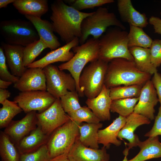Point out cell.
Returning <instances> with one entry per match:
<instances>
[{
    "label": "cell",
    "mask_w": 161,
    "mask_h": 161,
    "mask_svg": "<svg viewBox=\"0 0 161 161\" xmlns=\"http://www.w3.org/2000/svg\"><path fill=\"white\" fill-rule=\"evenodd\" d=\"M49 137L37 126L16 145L20 154L32 152L46 144Z\"/></svg>",
    "instance_id": "cell-23"
},
{
    "label": "cell",
    "mask_w": 161,
    "mask_h": 161,
    "mask_svg": "<svg viewBox=\"0 0 161 161\" xmlns=\"http://www.w3.org/2000/svg\"><path fill=\"white\" fill-rule=\"evenodd\" d=\"M160 15H161V12L160 13Z\"/></svg>",
    "instance_id": "cell-48"
},
{
    "label": "cell",
    "mask_w": 161,
    "mask_h": 161,
    "mask_svg": "<svg viewBox=\"0 0 161 161\" xmlns=\"http://www.w3.org/2000/svg\"><path fill=\"white\" fill-rule=\"evenodd\" d=\"M99 39L92 37L84 44L74 47L72 49L74 53L73 57L58 66L61 70H67L70 72L75 81L76 91L79 96L82 97L78 84L79 77L87 63L99 59Z\"/></svg>",
    "instance_id": "cell-4"
},
{
    "label": "cell",
    "mask_w": 161,
    "mask_h": 161,
    "mask_svg": "<svg viewBox=\"0 0 161 161\" xmlns=\"http://www.w3.org/2000/svg\"><path fill=\"white\" fill-rule=\"evenodd\" d=\"M21 154L16 145L4 131L0 133V156L1 161H20Z\"/></svg>",
    "instance_id": "cell-28"
},
{
    "label": "cell",
    "mask_w": 161,
    "mask_h": 161,
    "mask_svg": "<svg viewBox=\"0 0 161 161\" xmlns=\"http://www.w3.org/2000/svg\"><path fill=\"white\" fill-rule=\"evenodd\" d=\"M47 48V46L40 39L24 47L23 52L24 66L27 67L34 62L35 58L42 51Z\"/></svg>",
    "instance_id": "cell-33"
},
{
    "label": "cell",
    "mask_w": 161,
    "mask_h": 161,
    "mask_svg": "<svg viewBox=\"0 0 161 161\" xmlns=\"http://www.w3.org/2000/svg\"><path fill=\"white\" fill-rule=\"evenodd\" d=\"M129 50L140 70L151 75L157 72V68L151 62L149 48L134 47L129 48Z\"/></svg>",
    "instance_id": "cell-27"
},
{
    "label": "cell",
    "mask_w": 161,
    "mask_h": 161,
    "mask_svg": "<svg viewBox=\"0 0 161 161\" xmlns=\"http://www.w3.org/2000/svg\"><path fill=\"white\" fill-rule=\"evenodd\" d=\"M159 135H161V106L160 107L157 114L155 117L153 127L144 136L149 137H155Z\"/></svg>",
    "instance_id": "cell-40"
},
{
    "label": "cell",
    "mask_w": 161,
    "mask_h": 161,
    "mask_svg": "<svg viewBox=\"0 0 161 161\" xmlns=\"http://www.w3.org/2000/svg\"><path fill=\"white\" fill-rule=\"evenodd\" d=\"M149 22L153 26L155 32L161 35V19L152 16L149 19Z\"/></svg>",
    "instance_id": "cell-42"
},
{
    "label": "cell",
    "mask_w": 161,
    "mask_h": 161,
    "mask_svg": "<svg viewBox=\"0 0 161 161\" xmlns=\"http://www.w3.org/2000/svg\"><path fill=\"white\" fill-rule=\"evenodd\" d=\"M151 80L156 90L159 102L161 106V74L157 72L155 73Z\"/></svg>",
    "instance_id": "cell-41"
},
{
    "label": "cell",
    "mask_w": 161,
    "mask_h": 161,
    "mask_svg": "<svg viewBox=\"0 0 161 161\" xmlns=\"http://www.w3.org/2000/svg\"><path fill=\"white\" fill-rule=\"evenodd\" d=\"M127 157V155H125L124 158L122 161H128Z\"/></svg>",
    "instance_id": "cell-47"
},
{
    "label": "cell",
    "mask_w": 161,
    "mask_h": 161,
    "mask_svg": "<svg viewBox=\"0 0 161 161\" xmlns=\"http://www.w3.org/2000/svg\"><path fill=\"white\" fill-rule=\"evenodd\" d=\"M43 69L46 77L47 91L55 98L60 99L69 91H76L75 81L70 73L52 64Z\"/></svg>",
    "instance_id": "cell-9"
},
{
    "label": "cell",
    "mask_w": 161,
    "mask_h": 161,
    "mask_svg": "<svg viewBox=\"0 0 161 161\" xmlns=\"http://www.w3.org/2000/svg\"><path fill=\"white\" fill-rule=\"evenodd\" d=\"M151 77L150 74L140 70L134 61L116 58L108 63L104 84L109 89L121 85L143 86Z\"/></svg>",
    "instance_id": "cell-2"
},
{
    "label": "cell",
    "mask_w": 161,
    "mask_h": 161,
    "mask_svg": "<svg viewBox=\"0 0 161 161\" xmlns=\"http://www.w3.org/2000/svg\"><path fill=\"white\" fill-rule=\"evenodd\" d=\"M79 96L76 90L69 91L60 98L62 106L68 115L81 107L79 103Z\"/></svg>",
    "instance_id": "cell-35"
},
{
    "label": "cell",
    "mask_w": 161,
    "mask_h": 161,
    "mask_svg": "<svg viewBox=\"0 0 161 161\" xmlns=\"http://www.w3.org/2000/svg\"><path fill=\"white\" fill-rule=\"evenodd\" d=\"M4 50L6 62L15 76L20 77L27 69L23 61L24 47L2 42L1 46Z\"/></svg>",
    "instance_id": "cell-20"
},
{
    "label": "cell",
    "mask_w": 161,
    "mask_h": 161,
    "mask_svg": "<svg viewBox=\"0 0 161 161\" xmlns=\"http://www.w3.org/2000/svg\"><path fill=\"white\" fill-rule=\"evenodd\" d=\"M69 115L71 119L78 124L84 122L87 123H97L101 121L91 110L86 106H81Z\"/></svg>",
    "instance_id": "cell-34"
},
{
    "label": "cell",
    "mask_w": 161,
    "mask_h": 161,
    "mask_svg": "<svg viewBox=\"0 0 161 161\" xmlns=\"http://www.w3.org/2000/svg\"><path fill=\"white\" fill-rule=\"evenodd\" d=\"M64 1L75 9L80 11L88 9H93L107 4L114 2V0H65Z\"/></svg>",
    "instance_id": "cell-36"
},
{
    "label": "cell",
    "mask_w": 161,
    "mask_h": 161,
    "mask_svg": "<svg viewBox=\"0 0 161 161\" xmlns=\"http://www.w3.org/2000/svg\"><path fill=\"white\" fill-rule=\"evenodd\" d=\"M68 157L69 161H109L110 159L105 147L94 149L86 147L79 138L70 149Z\"/></svg>",
    "instance_id": "cell-16"
},
{
    "label": "cell",
    "mask_w": 161,
    "mask_h": 161,
    "mask_svg": "<svg viewBox=\"0 0 161 161\" xmlns=\"http://www.w3.org/2000/svg\"><path fill=\"white\" fill-rule=\"evenodd\" d=\"M139 100V97L112 100L110 111L116 112L123 117H127L134 112L135 106Z\"/></svg>",
    "instance_id": "cell-31"
},
{
    "label": "cell",
    "mask_w": 161,
    "mask_h": 161,
    "mask_svg": "<svg viewBox=\"0 0 161 161\" xmlns=\"http://www.w3.org/2000/svg\"><path fill=\"white\" fill-rule=\"evenodd\" d=\"M56 99L47 91L36 90L21 92L13 101L26 113L36 111L41 113L48 109Z\"/></svg>",
    "instance_id": "cell-10"
},
{
    "label": "cell",
    "mask_w": 161,
    "mask_h": 161,
    "mask_svg": "<svg viewBox=\"0 0 161 161\" xmlns=\"http://www.w3.org/2000/svg\"><path fill=\"white\" fill-rule=\"evenodd\" d=\"M103 124L83 123L78 126L80 135L79 140L85 146L94 149H99L98 133Z\"/></svg>",
    "instance_id": "cell-26"
},
{
    "label": "cell",
    "mask_w": 161,
    "mask_h": 161,
    "mask_svg": "<svg viewBox=\"0 0 161 161\" xmlns=\"http://www.w3.org/2000/svg\"><path fill=\"white\" fill-rule=\"evenodd\" d=\"M10 94L11 93L6 89H0V103L2 105Z\"/></svg>",
    "instance_id": "cell-43"
},
{
    "label": "cell",
    "mask_w": 161,
    "mask_h": 161,
    "mask_svg": "<svg viewBox=\"0 0 161 161\" xmlns=\"http://www.w3.org/2000/svg\"><path fill=\"white\" fill-rule=\"evenodd\" d=\"M149 49L151 62L157 68L161 64V39L153 40Z\"/></svg>",
    "instance_id": "cell-39"
},
{
    "label": "cell",
    "mask_w": 161,
    "mask_h": 161,
    "mask_svg": "<svg viewBox=\"0 0 161 161\" xmlns=\"http://www.w3.org/2000/svg\"><path fill=\"white\" fill-rule=\"evenodd\" d=\"M79 38H76L70 42L47 53L41 59L35 61L27 67L43 69L47 66L58 62H66L74 56V53L71 50L78 45Z\"/></svg>",
    "instance_id": "cell-17"
},
{
    "label": "cell",
    "mask_w": 161,
    "mask_h": 161,
    "mask_svg": "<svg viewBox=\"0 0 161 161\" xmlns=\"http://www.w3.org/2000/svg\"><path fill=\"white\" fill-rule=\"evenodd\" d=\"M143 86L139 85L119 86L110 88V95L112 100L139 97Z\"/></svg>",
    "instance_id": "cell-32"
},
{
    "label": "cell",
    "mask_w": 161,
    "mask_h": 161,
    "mask_svg": "<svg viewBox=\"0 0 161 161\" xmlns=\"http://www.w3.org/2000/svg\"><path fill=\"white\" fill-rule=\"evenodd\" d=\"M126 117L119 115L113 122L106 128L98 131V143L102 144L106 149L109 148L111 144L119 146L122 141L118 139V133L125 125Z\"/></svg>",
    "instance_id": "cell-22"
},
{
    "label": "cell",
    "mask_w": 161,
    "mask_h": 161,
    "mask_svg": "<svg viewBox=\"0 0 161 161\" xmlns=\"http://www.w3.org/2000/svg\"><path fill=\"white\" fill-rule=\"evenodd\" d=\"M128 38L129 48L137 47L149 48L153 41L142 28L131 25Z\"/></svg>",
    "instance_id": "cell-29"
},
{
    "label": "cell",
    "mask_w": 161,
    "mask_h": 161,
    "mask_svg": "<svg viewBox=\"0 0 161 161\" xmlns=\"http://www.w3.org/2000/svg\"><path fill=\"white\" fill-rule=\"evenodd\" d=\"M112 101L110 89L104 84L98 95L92 98H87L85 103L101 121H105L111 119L110 107Z\"/></svg>",
    "instance_id": "cell-19"
},
{
    "label": "cell",
    "mask_w": 161,
    "mask_h": 161,
    "mask_svg": "<svg viewBox=\"0 0 161 161\" xmlns=\"http://www.w3.org/2000/svg\"><path fill=\"white\" fill-rule=\"evenodd\" d=\"M0 32L6 43L11 45L25 47L39 39L32 24L21 19L1 21Z\"/></svg>",
    "instance_id": "cell-6"
},
{
    "label": "cell",
    "mask_w": 161,
    "mask_h": 161,
    "mask_svg": "<svg viewBox=\"0 0 161 161\" xmlns=\"http://www.w3.org/2000/svg\"><path fill=\"white\" fill-rule=\"evenodd\" d=\"M137 146L139 153L128 161H145L150 159L161 157V143L158 136L149 137L143 141H140Z\"/></svg>",
    "instance_id": "cell-25"
},
{
    "label": "cell",
    "mask_w": 161,
    "mask_h": 161,
    "mask_svg": "<svg viewBox=\"0 0 161 161\" xmlns=\"http://www.w3.org/2000/svg\"><path fill=\"white\" fill-rule=\"evenodd\" d=\"M0 78L1 79L14 83L16 82L19 78L11 74L9 71L4 53L1 46L0 47Z\"/></svg>",
    "instance_id": "cell-38"
},
{
    "label": "cell",
    "mask_w": 161,
    "mask_h": 161,
    "mask_svg": "<svg viewBox=\"0 0 161 161\" xmlns=\"http://www.w3.org/2000/svg\"><path fill=\"white\" fill-rule=\"evenodd\" d=\"M35 28L39 39L51 50H55L61 46V44L54 34L52 23L41 18L30 15L25 16Z\"/></svg>",
    "instance_id": "cell-18"
},
{
    "label": "cell",
    "mask_w": 161,
    "mask_h": 161,
    "mask_svg": "<svg viewBox=\"0 0 161 161\" xmlns=\"http://www.w3.org/2000/svg\"><path fill=\"white\" fill-rule=\"evenodd\" d=\"M13 87L21 92L47 91L46 77L43 69L27 68L14 83Z\"/></svg>",
    "instance_id": "cell-13"
},
{
    "label": "cell",
    "mask_w": 161,
    "mask_h": 161,
    "mask_svg": "<svg viewBox=\"0 0 161 161\" xmlns=\"http://www.w3.org/2000/svg\"><path fill=\"white\" fill-rule=\"evenodd\" d=\"M108 63L99 59L92 61L83 70L79 79L82 97L88 99L96 97L104 85Z\"/></svg>",
    "instance_id": "cell-7"
},
{
    "label": "cell",
    "mask_w": 161,
    "mask_h": 161,
    "mask_svg": "<svg viewBox=\"0 0 161 161\" xmlns=\"http://www.w3.org/2000/svg\"><path fill=\"white\" fill-rule=\"evenodd\" d=\"M47 0H15L13 6L21 14L39 18L48 11Z\"/></svg>",
    "instance_id": "cell-24"
},
{
    "label": "cell",
    "mask_w": 161,
    "mask_h": 161,
    "mask_svg": "<svg viewBox=\"0 0 161 161\" xmlns=\"http://www.w3.org/2000/svg\"><path fill=\"white\" fill-rule=\"evenodd\" d=\"M37 126L49 136L57 129L70 120L61 105L60 99H56L47 110L41 113H36Z\"/></svg>",
    "instance_id": "cell-11"
},
{
    "label": "cell",
    "mask_w": 161,
    "mask_h": 161,
    "mask_svg": "<svg viewBox=\"0 0 161 161\" xmlns=\"http://www.w3.org/2000/svg\"><path fill=\"white\" fill-rule=\"evenodd\" d=\"M128 32L117 27L108 30L99 39V59L109 62L121 58L134 61L128 46Z\"/></svg>",
    "instance_id": "cell-3"
},
{
    "label": "cell",
    "mask_w": 161,
    "mask_h": 161,
    "mask_svg": "<svg viewBox=\"0 0 161 161\" xmlns=\"http://www.w3.org/2000/svg\"><path fill=\"white\" fill-rule=\"evenodd\" d=\"M111 26H115L123 30L126 29L114 13L109 12L106 7H99L82 21L79 43L81 45L85 43L89 35L99 39Z\"/></svg>",
    "instance_id": "cell-5"
},
{
    "label": "cell",
    "mask_w": 161,
    "mask_h": 161,
    "mask_svg": "<svg viewBox=\"0 0 161 161\" xmlns=\"http://www.w3.org/2000/svg\"><path fill=\"white\" fill-rule=\"evenodd\" d=\"M158 102L156 90L151 80H149L142 87L134 112L142 115L150 120H153L155 118L154 107Z\"/></svg>",
    "instance_id": "cell-14"
},
{
    "label": "cell",
    "mask_w": 161,
    "mask_h": 161,
    "mask_svg": "<svg viewBox=\"0 0 161 161\" xmlns=\"http://www.w3.org/2000/svg\"><path fill=\"white\" fill-rule=\"evenodd\" d=\"M13 83L0 79V89H6Z\"/></svg>",
    "instance_id": "cell-45"
},
{
    "label": "cell",
    "mask_w": 161,
    "mask_h": 161,
    "mask_svg": "<svg viewBox=\"0 0 161 161\" xmlns=\"http://www.w3.org/2000/svg\"><path fill=\"white\" fill-rule=\"evenodd\" d=\"M50 7V18L54 32L66 44L80 37L82 21L93 13L78 11L62 0L54 1Z\"/></svg>",
    "instance_id": "cell-1"
},
{
    "label": "cell",
    "mask_w": 161,
    "mask_h": 161,
    "mask_svg": "<svg viewBox=\"0 0 161 161\" xmlns=\"http://www.w3.org/2000/svg\"><path fill=\"white\" fill-rule=\"evenodd\" d=\"M51 159L46 144L34 152L21 154L20 161H48Z\"/></svg>",
    "instance_id": "cell-37"
},
{
    "label": "cell",
    "mask_w": 161,
    "mask_h": 161,
    "mask_svg": "<svg viewBox=\"0 0 161 161\" xmlns=\"http://www.w3.org/2000/svg\"><path fill=\"white\" fill-rule=\"evenodd\" d=\"M69 152L52 158L48 161H69L68 157Z\"/></svg>",
    "instance_id": "cell-44"
},
{
    "label": "cell",
    "mask_w": 161,
    "mask_h": 161,
    "mask_svg": "<svg viewBox=\"0 0 161 161\" xmlns=\"http://www.w3.org/2000/svg\"><path fill=\"white\" fill-rule=\"evenodd\" d=\"M151 123V120L146 117L134 112L126 117V122L124 126L119 131L117 138L127 140L129 143H125L128 146L123 151L125 155H127L129 150L137 146L140 140L137 135L134 134L136 128L142 125Z\"/></svg>",
    "instance_id": "cell-15"
},
{
    "label": "cell",
    "mask_w": 161,
    "mask_h": 161,
    "mask_svg": "<svg viewBox=\"0 0 161 161\" xmlns=\"http://www.w3.org/2000/svg\"><path fill=\"white\" fill-rule=\"evenodd\" d=\"M36 113V111L28 112L20 120H12L5 128L4 132L16 145L37 127Z\"/></svg>",
    "instance_id": "cell-12"
},
{
    "label": "cell",
    "mask_w": 161,
    "mask_h": 161,
    "mask_svg": "<svg viewBox=\"0 0 161 161\" xmlns=\"http://www.w3.org/2000/svg\"><path fill=\"white\" fill-rule=\"evenodd\" d=\"M15 0H0V8L6 7L8 5L13 3Z\"/></svg>",
    "instance_id": "cell-46"
},
{
    "label": "cell",
    "mask_w": 161,
    "mask_h": 161,
    "mask_svg": "<svg viewBox=\"0 0 161 161\" xmlns=\"http://www.w3.org/2000/svg\"><path fill=\"white\" fill-rule=\"evenodd\" d=\"M117 7L119 13L123 21L129 25L141 28L146 27L148 24L147 18L144 13L136 10L130 0H118Z\"/></svg>",
    "instance_id": "cell-21"
},
{
    "label": "cell",
    "mask_w": 161,
    "mask_h": 161,
    "mask_svg": "<svg viewBox=\"0 0 161 161\" xmlns=\"http://www.w3.org/2000/svg\"><path fill=\"white\" fill-rule=\"evenodd\" d=\"M22 111L16 102L6 100L0 109V128L7 127L14 117Z\"/></svg>",
    "instance_id": "cell-30"
},
{
    "label": "cell",
    "mask_w": 161,
    "mask_h": 161,
    "mask_svg": "<svg viewBox=\"0 0 161 161\" xmlns=\"http://www.w3.org/2000/svg\"><path fill=\"white\" fill-rule=\"evenodd\" d=\"M79 125L70 119L50 135L46 145L51 158L69 151L79 137Z\"/></svg>",
    "instance_id": "cell-8"
}]
</instances>
